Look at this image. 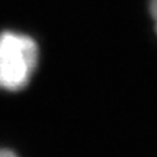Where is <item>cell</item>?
<instances>
[{"label":"cell","instance_id":"obj_1","mask_svg":"<svg viewBox=\"0 0 157 157\" xmlns=\"http://www.w3.org/2000/svg\"><path fill=\"white\" fill-rule=\"evenodd\" d=\"M39 48L29 35L0 32V89L17 92L25 89L38 66Z\"/></svg>","mask_w":157,"mask_h":157},{"label":"cell","instance_id":"obj_2","mask_svg":"<svg viewBox=\"0 0 157 157\" xmlns=\"http://www.w3.org/2000/svg\"><path fill=\"white\" fill-rule=\"evenodd\" d=\"M150 15H151V19L154 22L157 32V0H150Z\"/></svg>","mask_w":157,"mask_h":157},{"label":"cell","instance_id":"obj_3","mask_svg":"<svg viewBox=\"0 0 157 157\" xmlns=\"http://www.w3.org/2000/svg\"><path fill=\"white\" fill-rule=\"evenodd\" d=\"M0 157H19L15 151H12L9 148H0Z\"/></svg>","mask_w":157,"mask_h":157}]
</instances>
